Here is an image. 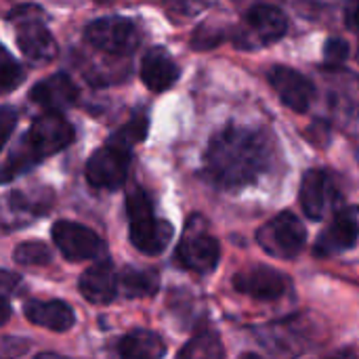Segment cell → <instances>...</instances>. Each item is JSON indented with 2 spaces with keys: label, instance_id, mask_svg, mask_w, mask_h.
<instances>
[{
  "label": "cell",
  "instance_id": "obj_10",
  "mask_svg": "<svg viewBox=\"0 0 359 359\" xmlns=\"http://www.w3.org/2000/svg\"><path fill=\"white\" fill-rule=\"evenodd\" d=\"M50 236H53L55 246L67 261H88V259L99 257L103 250L101 238L93 229L80 223L57 221L53 225Z\"/></svg>",
  "mask_w": 359,
  "mask_h": 359
},
{
  "label": "cell",
  "instance_id": "obj_29",
  "mask_svg": "<svg viewBox=\"0 0 359 359\" xmlns=\"http://www.w3.org/2000/svg\"><path fill=\"white\" fill-rule=\"evenodd\" d=\"M345 19H347L349 29H353L355 34H359V2L347 6V15H345Z\"/></svg>",
  "mask_w": 359,
  "mask_h": 359
},
{
  "label": "cell",
  "instance_id": "obj_28",
  "mask_svg": "<svg viewBox=\"0 0 359 359\" xmlns=\"http://www.w3.org/2000/svg\"><path fill=\"white\" fill-rule=\"evenodd\" d=\"M21 282V278L13 271L0 269V299H6V294L15 292L17 284Z\"/></svg>",
  "mask_w": 359,
  "mask_h": 359
},
{
  "label": "cell",
  "instance_id": "obj_20",
  "mask_svg": "<svg viewBox=\"0 0 359 359\" xmlns=\"http://www.w3.org/2000/svg\"><path fill=\"white\" fill-rule=\"evenodd\" d=\"M118 288L128 299H145L154 297L160 288V273L156 269H139L126 267L118 278Z\"/></svg>",
  "mask_w": 359,
  "mask_h": 359
},
{
  "label": "cell",
  "instance_id": "obj_15",
  "mask_svg": "<svg viewBox=\"0 0 359 359\" xmlns=\"http://www.w3.org/2000/svg\"><path fill=\"white\" fill-rule=\"evenodd\" d=\"M29 99L46 114H61L78 101V86L67 74H53L29 90Z\"/></svg>",
  "mask_w": 359,
  "mask_h": 359
},
{
  "label": "cell",
  "instance_id": "obj_31",
  "mask_svg": "<svg viewBox=\"0 0 359 359\" xmlns=\"http://www.w3.org/2000/svg\"><path fill=\"white\" fill-rule=\"evenodd\" d=\"M326 359H355V355H353V351H337V353H332L330 358Z\"/></svg>",
  "mask_w": 359,
  "mask_h": 359
},
{
  "label": "cell",
  "instance_id": "obj_26",
  "mask_svg": "<svg viewBox=\"0 0 359 359\" xmlns=\"http://www.w3.org/2000/svg\"><path fill=\"white\" fill-rule=\"evenodd\" d=\"M29 341L19 337H0V359H17L27 353Z\"/></svg>",
  "mask_w": 359,
  "mask_h": 359
},
{
  "label": "cell",
  "instance_id": "obj_24",
  "mask_svg": "<svg viewBox=\"0 0 359 359\" xmlns=\"http://www.w3.org/2000/svg\"><path fill=\"white\" fill-rule=\"evenodd\" d=\"M15 261L19 265H48L50 250L42 242H23L15 248Z\"/></svg>",
  "mask_w": 359,
  "mask_h": 359
},
{
  "label": "cell",
  "instance_id": "obj_22",
  "mask_svg": "<svg viewBox=\"0 0 359 359\" xmlns=\"http://www.w3.org/2000/svg\"><path fill=\"white\" fill-rule=\"evenodd\" d=\"M147 128H149L147 118L145 116H137L128 124H124L118 133H114V137L109 139V143H116V145H120V147H124V149L130 151L133 145L141 143L147 137Z\"/></svg>",
  "mask_w": 359,
  "mask_h": 359
},
{
  "label": "cell",
  "instance_id": "obj_7",
  "mask_svg": "<svg viewBox=\"0 0 359 359\" xmlns=\"http://www.w3.org/2000/svg\"><path fill=\"white\" fill-rule=\"evenodd\" d=\"M84 38L93 48L107 55H130L141 42L137 25L120 15L90 21L84 29Z\"/></svg>",
  "mask_w": 359,
  "mask_h": 359
},
{
  "label": "cell",
  "instance_id": "obj_13",
  "mask_svg": "<svg viewBox=\"0 0 359 359\" xmlns=\"http://www.w3.org/2000/svg\"><path fill=\"white\" fill-rule=\"evenodd\" d=\"M269 80L286 107H290L299 114H305L309 109V105L313 103L316 86L305 74H301L292 67H286V65H273L269 69Z\"/></svg>",
  "mask_w": 359,
  "mask_h": 359
},
{
  "label": "cell",
  "instance_id": "obj_3",
  "mask_svg": "<svg viewBox=\"0 0 359 359\" xmlns=\"http://www.w3.org/2000/svg\"><path fill=\"white\" fill-rule=\"evenodd\" d=\"M126 212L133 246L149 257L162 255L172 240V225L154 215V204L143 187L135 185L126 194Z\"/></svg>",
  "mask_w": 359,
  "mask_h": 359
},
{
  "label": "cell",
  "instance_id": "obj_32",
  "mask_svg": "<svg viewBox=\"0 0 359 359\" xmlns=\"http://www.w3.org/2000/svg\"><path fill=\"white\" fill-rule=\"evenodd\" d=\"M34 359H65V358H61V355H57V353H40L38 358H34Z\"/></svg>",
  "mask_w": 359,
  "mask_h": 359
},
{
  "label": "cell",
  "instance_id": "obj_9",
  "mask_svg": "<svg viewBox=\"0 0 359 359\" xmlns=\"http://www.w3.org/2000/svg\"><path fill=\"white\" fill-rule=\"evenodd\" d=\"M128 164H130V151L107 141L103 147L90 154L84 166V175L88 185L97 189H118L126 181Z\"/></svg>",
  "mask_w": 359,
  "mask_h": 359
},
{
  "label": "cell",
  "instance_id": "obj_23",
  "mask_svg": "<svg viewBox=\"0 0 359 359\" xmlns=\"http://www.w3.org/2000/svg\"><path fill=\"white\" fill-rule=\"evenodd\" d=\"M25 78L23 67L19 65V61L0 44V90H13L15 86H19Z\"/></svg>",
  "mask_w": 359,
  "mask_h": 359
},
{
  "label": "cell",
  "instance_id": "obj_11",
  "mask_svg": "<svg viewBox=\"0 0 359 359\" xmlns=\"http://www.w3.org/2000/svg\"><path fill=\"white\" fill-rule=\"evenodd\" d=\"M301 206L305 215L313 221L326 219L328 212H332L341 200L330 175L322 168H311L301 183Z\"/></svg>",
  "mask_w": 359,
  "mask_h": 359
},
{
  "label": "cell",
  "instance_id": "obj_4",
  "mask_svg": "<svg viewBox=\"0 0 359 359\" xmlns=\"http://www.w3.org/2000/svg\"><path fill=\"white\" fill-rule=\"evenodd\" d=\"M11 21L17 25V44L29 63L44 65L57 57V42L44 25V13L34 6H17L11 13Z\"/></svg>",
  "mask_w": 359,
  "mask_h": 359
},
{
  "label": "cell",
  "instance_id": "obj_33",
  "mask_svg": "<svg viewBox=\"0 0 359 359\" xmlns=\"http://www.w3.org/2000/svg\"><path fill=\"white\" fill-rule=\"evenodd\" d=\"M242 359H261L259 355H255V353H248V355H244Z\"/></svg>",
  "mask_w": 359,
  "mask_h": 359
},
{
  "label": "cell",
  "instance_id": "obj_25",
  "mask_svg": "<svg viewBox=\"0 0 359 359\" xmlns=\"http://www.w3.org/2000/svg\"><path fill=\"white\" fill-rule=\"evenodd\" d=\"M349 57V44L343 38H330L324 44V59L330 67H339Z\"/></svg>",
  "mask_w": 359,
  "mask_h": 359
},
{
  "label": "cell",
  "instance_id": "obj_12",
  "mask_svg": "<svg viewBox=\"0 0 359 359\" xmlns=\"http://www.w3.org/2000/svg\"><path fill=\"white\" fill-rule=\"evenodd\" d=\"M359 238V208L349 206L339 210L330 225L318 236L313 252L318 257H332L345 252L358 244Z\"/></svg>",
  "mask_w": 359,
  "mask_h": 359
},
{
  "label": "cell",
  "instance_id": "obj_30",
  "mask_svg": "<svg viewBox=\"0 0 359 359\" xmlns=\"http://www.w3.org/2000/svg\"><path fill=\"white\" fill-rule=\"evenodd\" d=\"M11 318V305L6 299H0V326H4Z\"/></svg>",
  "mask_w": 359,
  "mask_h": 359
},
{
  "label": "cell",
  "instance_id": "obj_21",
  "mask_svg": "<svg viewBox=\"0 0 359 359\" xmlns=\"http://www.w3.org/2000/svg\"><path fill=\"white\" fill-rule=\"evenodd\" d=\"M177 359H225V349L217 334L202 332L179 351Z\"/></svg>",
  "mask_w": 359,
  "mask_h": 359
},
{
  "label": "cell",
  "instance_id": "obj_18",
  "mask_svg": "<svg viewBox=\"0 0 359 359\" xmlns=\"http://www.w3.org/2000/svg\"><path fill=\"white\" fill-rule=\"evenodd\" d=\"M23 313L34 326L53 332H67L76 322L74 309L63 301H29L25 303Z\"/></svg>",
  "mask_w": 359,
  "mask_h": 359
},
{
  "label": "cell",
  "instance_id": "obj_19",
  "mask_svg": "<svg viewBox=\"0 0 359 359\" xmlns=\"http://www.w3.org/2000/svg\"><path fill=\"white\" fill-rule=\"evenodd\" d=\"M120 359H162L166 345L160 334L151 330H133L120 341Z\"/></svg>",
  "mask_w": 359,
  "mask_h": 359
},
{
  "label": "cell",
  "instance_id": "obj_6",
  "mask_svg": "<svg viewBox=\"0 0 359 359\" xmlns=\"http://www.w3.org/2000/svg\"><path fill=\"white\" fill-rule=\"evenodd\" d=\"M257 242L269 257L288 261L303 250L307 242V229L294 212L284 210L257 231Z\"/></svg>",
  "mask_w": 359,
  "mask_h": 359
},
{
  "label": "cell",
  "instance_id": "obj_2",
  "mask_svg": "<svg viewBox=\"0 0 359 359\" xmlns=\"http://www.w3.org/2000/svg\"><path fill=\"white\" fill-rule=\"evenodd\" d=\"M74 141V126L61 114H42L34 120L11 156L0 164V183L27 172L42 160L65 149Z\"/></svg>",
  "mask_w": 359,
  "mask_h": 359
},
{
  "label": "cell",
  "instance_id": "obj_14",
  "mask_svg": "<svg viewBox=\"0 0 359 359\" xmlns=\"http://www.w3.org/2000/svg\"><path fill=\"white\" fill-rule=\"evenodd\" d=\"M286 278L273 267H250L233 276V288L257 301H276L286 292Z\"/></svg>",
  "mask_w": 359,
  "mask_h": 359
},
{
  "label": "cell",
  "instance_id": "obj_27",
  "mask_svg": "<svg viewBox=\"0 0 359 359\" xmlns=\"http://www.w3.org/2000/svg\"><path fill=\"white\" fill-rule=\"evenodd\" d=\"M17 120H19V114L15 107H11V105L0 107V151L4 149L6 141L11 139V135L17 126Z\"/></svg>",
  "mask_w": 359,
  "mask_h": 359
},
{
  "label": "cell",
  "instance_id": "obj_1",
  "mask_svg": "<svg viewBox=\"0 0 359 359\" xmlns=\"http://www.w3.org/2000/svg\"><path fill=\"white\" fill-rule=\"evenodd\" d=\"M273 164V143L261 130L227 126L217 133L204 156L206 177L221 189L257 183Z\"/></svg>",
  "mask_w": 359,
  "mask_h": 359
},
{
  "label": "cell",
  "instance_id": "obj_5",
  "mask_svg": "<svg viewBox=\"0 0 359 359\" xmlns=\"http://www.w3.org/2000/svg\"><path fill=\"white\" fill-rule=\"evenodd\" d=\"M288 27V19L284 11L273 4H255L238 25L233 34V42L240 48H259L278 42Z\"/></svg>",
  "mask_w": 359,
  "mask_h": 359
},
{
  "label": "cell",
  "instance_id": "obj_16",
  "mask_svg": "<svg viewBox=\"0 0 359 359\" xmlns=\"http://www.w3.org/2000/svg\"><path fill=\"white\" fill-rule=\"evenodd\" d=\"M181 76V69L177 61L164 50L162 46H156L145 53L141 61V80L143 84L154 90V93H164L168 90Z\"/></svg>",
  "mask_w": 359,
  "mask_h": 359
},
{
  "label": "cell",
  "instance_id": "obj_17",
  "mask_svg": "<svg viewBox=\"0 0 359 359\" xmlns=\"http://www.w3.org/2000/svg\"><path fill=\"white\" fill-rule=\"evenodd\" d=\"M80 292L93 305H109L118 294V276L111 261H101L80 278Z\"/></svg>",
  "mask_w": 359,
  "mask_h": 359
},
{
  "label": "cell",
  "instance_id": "obj_8",
  "mask_svg": "<svg viewBox=\"0 0 359 359\" xmlns=\"http://www.w3.org/2000/svg\"><path fill=\"white\" fill-rule=\"evenodd\" d=\"M179 263L196 273H210L221 257L219 242L206 231L202 217H191L185 227L183 240L177 248Z\"/></svg>",
  "mask_w": 359,
  "mask_h": 359
}]
</instances>
